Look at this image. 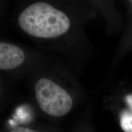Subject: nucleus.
<instances>
[{
    "instance_id": "1",
    "label": "nucleus",
    "mask_w": 132,
    "mask_h": 132,
    "mask_svg": "<svg viewBox=\"0 0 132 132\" xmlns=\"http://www.w3.org/2000/svg\"><path fill=\"white\" fill-rule=\"evenodd\" d=\"M19 23L29 35L44 39L61 36L70 26V20L63 12L44 2L26 7L20 15Z\"/></svg>"
},
{
    "instance_id": "2",
    "label": "nucleus",
    "mask_w": 132,
    "mask_h": 132,
    "mask_svg": "<svg viewBox=\"0 0 132 132\" xmlns=\"http://www.w3.org/2000/svg\"><path fill=\"white\" fill-rule=\"evenodd\" d=\"M36 99L40 108L52 116H62L70 111L72 97L65 89L48 78L39 79L35 86Z\"/></svg>"
},
{
    "instance_id": "3",
    "label": "nucleus",
    "mask_w": 132,
    "mask_h": 132,
    "mask_svg": "<svg viewBox=\"0 0 132 132\" xmlns=\"http://www.w3.org/2000/svg\"><path fill=\"white\" fill-rule=\"evenodd\" d=\"M23 51L9 43L0 42V69L9 70L19 67L24 60Z\"/></svg>"
},
{
    "instance_id": "4",
    "label": "nucleus",
    "mask_w": 132,
    "mask_h": 132,
    "mask_svg": "<svg viewBox=\"0 0 132 132\" xmlns=\"http://www.w3.org/2000/svg\"><path fill=\"white\" fill-rule=\"evenodd\" d=\"M120 125L124 132H132V115L125 110L120 113Z\"/></svg>"
},
{
    "instance_id": "5",
    "label": "nucleus",
    "mask_w": 132,
    "mask_h": 132,
    "mask_svg": "<svg viewBox=\"0 0 132 132\" xmlns=\"http://www.w3.org/2000/svg\"><path fill=\"white\" fill-rule=\"evenodd\" d=\"M125 102L128 105V108L125 109L127 111H128L130 114L132 115V94H128L125 97Z\"/></svg>"
},
{
    "instance_id": "6",
    "label": "nucleus",
    "mask_w": 132,
    "mask_h": 132,
    "mask_svg": "<svg viewBox=\"0 0 132 132\" xmlns=\"http://www.w3.org/2000/svg\"><path fill=\"white\" fill-rule=\"evenodd\" d=\"M11 132H37L30 128L26 127H17L12 130Z\"/></svg>"
}]
</instances>
